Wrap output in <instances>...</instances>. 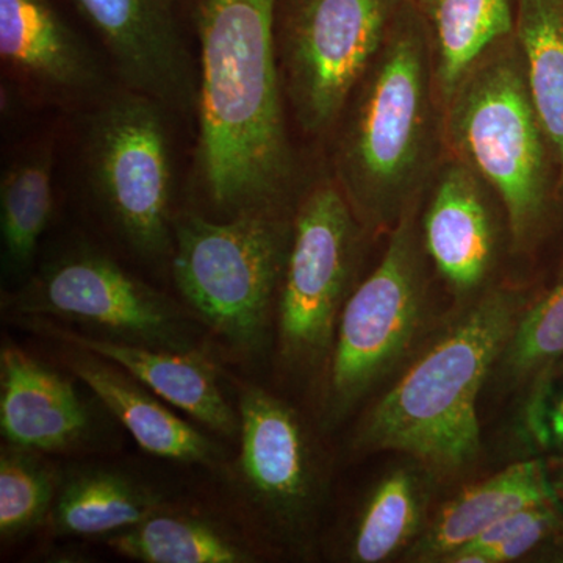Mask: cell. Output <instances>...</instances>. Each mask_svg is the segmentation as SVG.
Masks as SVG:
<instances>
[{"mask_svg": "<svg viewBox=\"0 0 563 563\" xmlns=\"http://www.w3.org/2000/svg\"><path fill=\"white\" fill-rule=\"evenodd\" d=\"M279 0H192L199 40L196 184L207 217L285 210L295 181L279 52Z\"/></svg>", "mask_w": 563, "mask_h": 563, "instance_id": "obj_1", "label": "cell"}, {"mask_svg": "<svg viewBox=\"0 0 563 563\" xmlns=\"http://www.w3.org/2000/svg\"><path fill=\"white\" fill-rule=\"evenodd\" d=\"M333 180L357 220L395 228L432 179L442 113L431 46L413 0H406L383 49L335 129Z\"/></svg>", "mask_w": 563, "mask_h": 563, "instance_id": "obj_2", "label": "cell"}, {"mask_svg": "<svg viewBox=\"0 0 563 563\" xmlns=\"http://www.w3.org/2000/svg\"><path fill=\"white\" fill-rule=\"evenodd\" d=\"M520 292L474 303L366 415L354 448L398 451L433 472L455 473L481 451L477 396L521 317Z\"/></svg>", "mask_w": 563, "mask_h": 563, "instance_id": "obj_3", "label": "cell"}, {"mask_svg": "<svg viewBox=\"0 0 563 563\" xmlns=\"http://www.w3.org/2000/svg\"><path fill=\"white\" fill-rule=\"evenodd\" d=\"M442 135L455 161L498 195L514 246H529L558 196V173L517 36L488 52L455 88L442 113Z\"/></svg>", "mask_w": 563, "mask_h": 563, "instance_id": "obj_4", "label": "cell"}, {"mask_svg": "<svg viewBox=\"0 0 563 563\" xmlns=\"http://www.w3.org/2000/svg\"><path fill=\"white\" fill-rule=\"evenodd\" d=\"M291 236L285 210L229 220L176 214L174 284L192 317L236 357H258L268 343Z\"/></svg>", "mask_w": 563, "mask_h": 563, "instance_id": "obj_5", "label": "cell"}, {"mask_svg": "<svg viewBox=\"0 0 563 563\" xmlns=\"http://www.w3.org/2000/svg\"><path fill=\"white\" fill-rule=\"evenodd\" d=\"M169 109L121 87L81 114L80 158L96 209L118 240L144 262L172 261L174 150Z\"/></svg>", "mask_w": 563, "mask_h": 563, "instance_id": "obj_6", "label": "cell"}, {"mask_svg": "<svg viewBox=\"0 0 563 563\" xmlns=\"http://www.w3.org/2000/svg\"><path fill=\"white\" fill-rule=\"evenodd\" d=\"M11 317L47 318L111 342L206 354V328L106 252L77 244L3 296Z\"/></svg>", "mask_w": 563, "mask_h": 563, "instance_id": "obj_7", "label": "cell"}, {"mask_svg": "<svg viewBox=\"0 0 563 563\" xmlns=\"http://www.w3.org/2000/svg\"><path fill=\"white\" fill-rule=\"evenodd\" d=\"M406 0H285L277 7L284 90L302 131L335 132Z\"/></svg>", "mask_w": 563, "mask_h": 563, "instance_id": "obj_8", "label": "cell"}, {"mask_svg": "<svg viewBox=\"0 0 563 563\" xmlns=\"http://www.w3.org/2000/svg\"><path fill=\"white\" fill-rule=\"evenodd\" d=\"M361 225L333 179L318 180L299 202L276 309L280 358L292 372L312 373L331 358Z\"/></svg>", "mask_w": 563, "mask_h": 563, "instance_id": "obj_9", "label": "cell"}, {"mask_svg": "<svg viewBox=\"0 0 563 563\" xmlns=\"http://www.w3.org/2000/svg\"><path fill=\"white\" fill-rule=\"evenodd\" d=\"M417 207L402 214L383 261L344 303L329 358L324 396L329 422L342 420L376 387L420 325L428 280L415 224Z\"/></svg>", "mask_w": 563, "mask_h": 563, "instance_id": "obj_10", "label": "cell"}, {"mask_svg": "<svg viewBox=\"0 0 563 563\" xmlns=\"http://www.w3.org/2000/svg\"><path fill=\"white\" fill-rule=\"evenodd\" d=\"M239 412L233 487L263 526L296 531L309 520L317 499V470L301 418L287 402L254 385L240 391Z\"/></svg>", "mask_w": 563, "mask_h": 563, "instance_id": "obj_11", "label": "cell"}, {"mask_svg": "<svg viewBox=\"0 0 563 563\" xmlns=\"http://www.w3.org/2000/svg\"><path fill=\"white\" fill-rule=\"evenodd\" d=\"M106 47L121 87L196 110L198 74L169 0H70Z\"/></svg>", "mask_w": 563, "mask_h": 563, "instance_id": "obj_12", "label": "cell"}, {"mask_svg": "<svg viewBox=\"0 0 563 563\" xmlns=\"http://www.w3.org/2000/svg\"><path fill=\"white\" fill-rule=\"evenodd\" d=\"M0 58L11 79L44 101L90 106L111 90L51 0H0Z\"/></svg>", "mask_w": 563, "mask_h": 563, "instance_id": "obj_13", "label": "cell"}, {"mask_svg": "<svg viewBox=\"0 0 563 563\" xmlns=\"http://www.w3.org/2000/svg\"><path fill=\"white\" fill-rule=\"evenodd\" d=\"M25 331L63 346L77 347L117 363L158 398L222 437L240 435L239 407L225 398L217 366L202 352H176L98 339L38 317H11Z\"/></svg>", "mask_w": 563, "mask_h": 563, "instance_id": "obj_14", "label": "cell"}, {"mask_svg": "<svg viewBox=\"0 0 563 563\" xmlns=\"http://www.w3.org/2000/svg\"><path fill=\"white\" fill-rule=\"evenodd\" d=\"M0 431L5 443L43 454H68L90 446L98 422L74 379L27 351L3 344Z\"/></svg>", "mask_w": 563, "mask_h": 563, "instance_id": "obj_15", "label": "cell"}, {"mask_svg": "<svg viewBox=\"0 0 563 563\" xmlns=\"http://www.w3.org/2000/svg\"><path fill=\"white\" fill-rule=\"evenodd\" d=\"M484 185L453 158L437 173L422 218L426 254L459 296L477 290L495 262L496 229Z\"/></svg>", "mask_w": 563, "mask_h": 563, "instance_id": "obj_16", "label": "cell"}, {"mask_svg": "<svg viewBox=\"0 0 563 563\" xmlns=\"http://www.w3.org/2000/svg\"><path fill=\"white\" fill-rule=\"evenodd\" d=\"M66 347L63 357L73 376L87 385L144 451L168 461L209 468L224 465L225 453L220 444L177 417L132 374L91 352Z\"/></svg>", "mask_w": 563, "mask_h": 563, "instance_id": "obj_17", "label": "cell"}, {"mask_svg": "<svg viewBox=\"0 0 563 563\" xmlns=\"http://www.w3.org/2000/svg\"><path fill=\"white\" fill-rule=\"evenodd\" d=\"M428 32L440 113L488 52L514 38L520 0H413Z\"/></svg>", "mask_w": 563, "mask_h": 563, "instance_id": "obj_18", "label": "cell"}, {"mask_svg": "<svg viewBox=\"0 0 563 563\" xmlns=\"http://www.w3.org/2000/svg\"><path fill=\"white\" fill-rule=\"evenodd\" d=\"M544 503H558L547 463L540 459L514 463L448 503L415 548V558L446 561L507 515Z\"/></svg>", "mask_w": 563, "mask_h": 563, "instance_id": "obj_19", "label": "cell"}, {"mask_svg": "<svg viewBox=\"0 0 563 563\" xmlns=\"http://www.w3.org/2000/svg\"><path fill=\"white\" fill-rule=\"evenodd\" d=\"M168 507L158 488L131 473L81 466L62 474L47 528L57 537H109Z\"/></svg>", "mask_w": 563, "mask_h": 563, "instance_id": "obj_20", "label": "cell"}, {"mask_svg": "<svg viewBox=\"0 0 563 563\" xmlns=\"http://www.w3.org/2000/svg\"><path fill=\"white\" fill-rule=\"evenodd\" d=\"M54 141L22 147L0 177V235L3 277L20 285L33 272L55 209Z\"/></svg>", "mask_w": 563, "mask_h": 563, "instance_id": "obj_21", "label": "cell"}, {"mask_svg": "<svg viewBox=\"0 0 563 563\" xmlns=\"http://www.w3.org/2000/svg\"><path fill=\"white\" fill-rule=\"evenodd\" d=\"M114 553L143 563H250L257 561L243 533L209 515L168 507L109 536Z\"/></svg>", "mask_w": 563, "mask_h": 563, "instance_id": "obj_22", "label": "cell"}, {"mask_svg": "<svg viewBox=\"0 0 563 563\" xmlns=\"http://www.w3.org/2000/svg\"><path fill=\"white\" fill-rule=\"evenodd\" d=\"M515 36L563 198V0H520Z\"/></svg>", "mask_w": 563, "mask_h": 563, "instance_id": "obj_23", "label": "cell"}, {"mask_svg": "<svg viewBox=\"0 0 563 563\" xmlns=\"http://www.w3.org/2000/svg\"><path fill=\"white\" fill-rule=\"evenodd\" d=\"M426 509L420 474L396 468L385 474L366 499L352 531V562L377 563L399 553L417 536Z\"/></svg>", "mask_w": 563, "mask_h": 563, "instance_id": "obj_24", "label": "cell"}, {"mask_svg": "<svg viewBox=\"0 0 563 563\" xmlns=\"http://www.w3.org/2000/svg\"><path fill=\"white\" fill-rule=\"evenodd\" d=\"M62 474L43 453L3 443L0 451V537L14 542L47 523Z\"/></svg>", "mask_w": 563, "mask_h": 563, "instance_id": "obj_25", "label": "cell"}, {"mask_svg": "<svg viewBox=\"0 0 563 563\" xmlns=\"http://www.w3.org/2000/svg\"><path fill=\"white\" fill-rule=\"evenodd\" d=\"M563 358V272L561 279L520 317L503 352V369L515 383L533 379Z\"/></svg>", "mask_w": 563, "mask_h": 563, "instance_id": "obj_26", "label": "cell"}, {"mask_svg": "<svg viewBox=\"0 0 563 563\" xmlns=\"http://www.w3.org/2000/svg\"><path fill=\"white\" fill-rule=\"evenodd\" d=\"M563 525L558 503L536 504L507 515L444 562L501 563L523 558Z\"/></svg>", "mask_w": 563, "mask_h": 563, "instance_id": "obj_27", "label": "cell"}, {"mask_svg": "<svg viewBox=\"0 0 563 563\" xmlns=\"http://www.w3.org/2000/svg\"><path fill=\"white\" fill-rule=\"evenodd\" d=\"M525 429L540 450L563 451V358L533 377Z\"/></svg>", "mask_w": 563, "mask_h": 563, "instance_id": "obj_28", "label": "cell"}, {"mask_svg": "<svg viewBox=\"0 0 563 563\" xmlns=\"http://www.w3.org/2000/svg\"><path fill=\"white\" fill-rule=\"evenodd\" d=\"M551 479H553L555 498H558L559 507H561L562 512V521H563V465L559 468V472L551 474Z\"/></svg>", "mask_w": 563, "mask_h": 563, "instance_id": "obj_29", "label": "cell"}, {"mask_svg": "<svg viewBox=\"0 0 563 563\" xmlns=\"http://www.w3.org/2000/svg\"><path fill=\"white\" fill-rule=\"evenodd\" d=\"M191 2L192 0H169L174 9H177V7H190L191 9Z\"/></svg>", "mask_w": 563, "mask_h": 563, "instance_id": "obj_30", "label": "cell"}, {"mask_svg": "<svg viewBox=\"0 0 563 563\" xmlns=\"http://www.w3.org/2000/svg\"><path fill=\"white\" fill-rule=\"evenodd\" d=\"M562 561H563V559H562Z\"/></svg>", "mask_w": 563, "mask_h": 563, "instance_id": "obj_31", "label": "cell"}]
</instances>
